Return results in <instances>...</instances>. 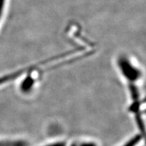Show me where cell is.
Segmentation results:
<instances>
[{"label":"cell","instance_id":"1","mask_svg":"<svg viewBox=\"0 0 146 146\" xmlns=\"http://www.w3.org/2000/svg\"><path fill=\"white\" fill-rule=\"evenodd\" d=\"M117 64L121 74L131 84L137 81L141 77V71L125 56L118 58Z\"/></svg>","mask_w":146,"mask_h":146},{"label":"cell","instance_id":"2","mask_svg":"<svg viewBox=\"0 0 146 146\" xmlns=\"http://www.w3.org/2000/svg\"><path fill=\"white\" fill-rule=\"evenodd\" d=\"M60 58H61V56L60 55V56H56V57L43 60V61L40 62L36 64L31 66H27L25 67V68H22L19 69V70L14 71V72H10L9 74L0 76V86L4 85V84L10 83V82H12V81H14L15 79H17V78L23 76V74H26V73L33 72V70H35V69L39 68V67L43 66H45V64L52 63L55 61H57V60L60 59Z\"/></svg>","mask_w":146,"mask_h":146},{"label":"cell","instance_id":"3","mask_svg":"<svg viewBox=\"0 0 146 146\" xmlns=\"http://www.w3.org/2000/svg\"><path fill=\"white\" fill-rule=\"evenodd\" d=\"M35 80L33 76H28L22 82L20 85V89L23 93H28L29 91L31 90L33 87L34 86Z\"/></svg>","mask_w":146,"mask_h":146},{"label":"cell","instance_id":"4","mask_svg":"<svg viewBox=\"0 0 146 146\" xmlns=\"http://www.w3.org/2000/svg\"><path fill=\"white\" fill-rule=\"evenodd\" d=\"M0 146H29L28 142L22 139L2 140L0 141Z\"/></svg>","mask_w":146,"mask_h":146},{"label":"cell","instance_id":"5","mask_svg":"<svg viewBox=\"0 0 146 146\" xmlns=\"http://www.w3.org/2000/svg\"><path fill=\"white\" fill-rule=\"evenodd\" d=\"M142 137H143L142 135H136L129 139L125 143H124L121 146H137L142 140Z\"/></svg>","mask_w":146,"mask_h":146},{"label":"cell","instance_id":"6","mask_svg":"<svg viewBox=\"0 0 146 146\" xmlns=\"http://www.w3.org/2000/svg\"><path fill=\"white\" fill-rule=\"evenodd\" d=\"M7 0H0V21L2 18L3 14L4 13V10L5 8V3Z\"/></svg>","mask_w":146,"mask_h":146},{"label":"cell","instance_id":"7","mask_svg":"<svg viewBox=\"0 0 146 146\" xmlns=\"http://www.w3.org/2000/svg\"><path fill=\"white\" fill-rule=\"evenodd\" d=\"M42 146H66L65 142L63 141H57V142H54V143H48L47 145H44Z\"/></svg>","mask_w":146,"mask_h":146},{"label":"cell","instance_id":"8","mask_svg":"<svg viewBox=\"0 0 146 146\" xmlns=\"http://www.w3.org/2000/svg\"><path fill=\"white\" fill-rule=\"evenodd\" d=\"M80 146H97V145L93 142H85V143L81 144Z\"/></svg>","mask_w":146,"mask_h":146}]
</instances>
